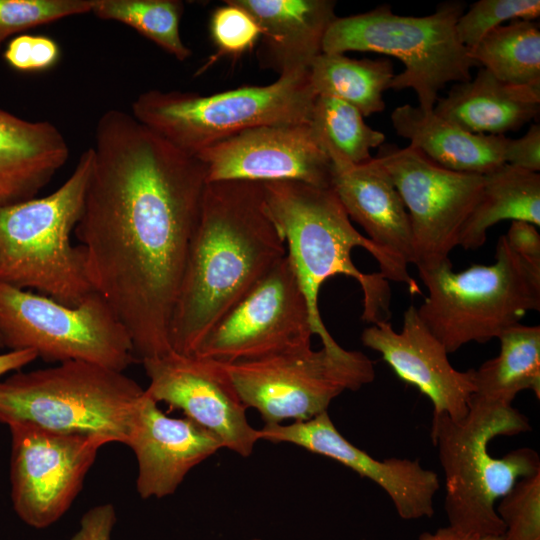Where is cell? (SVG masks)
<instances>
[{"label": "cell", "instance_id": "6da1fadb", "mask_svg": "<svg viewBox=\"0 0 540 540\" xmlns=\"http://www.w3.org/2000/svg\"><path fill=\"white\" fill-rule=\"evenodd\" d=\"M74 229L89 281L126 328L140 361L171 351L170 325L207 184L202 162L109 109Z\"/></svg>", "mask_w": 540, "mask_h": 540}, {"label": "cell", "instance_id": "7a4b0ae2", "mask_svg": "<svg viewBox=\"0 0 540 540\" xmlns=\"http://www.w3.org/2000/svg\"><path fill=\"white\" fill-rule=\"evenodd\" d=\"M286 254L267 210L264 183L208 182L171 319V349L195 355Z\"/></svg>", "mask_w": 540, "mask_h": 540}, {"label": "cell", "instance_id": "3957f363", "mask_svg": "<svg viewBox=\"0 0 540 540\" xmlns=\"http://www.w3.org/2000/svg\"><path fill=\"white\" fill-rule=\"evenodd\" d=\"M269 215L281 232L287 256L306 297L314 335L322 346L342 347L324 325L318 306L323 283L342 274L355 279L363 292L361 319L370 324L388 322L391 290L388 280L420 294L408 268L399 265L367 237L360 234L332 187L295 180L264 183Z\"/></svg>", "mask_w": 540, "mask_h": 540}, {"label": "cell", "instance_id": "277c9868", "mask_svg": "<svg viewBox=\"0 0 540 540\" xmlns=\"http://www.w3.org/2000/svg\"><path fill=\"white\" fill-rule=\"evenodd\" d=\"M531 429L529 419L512 405L475 395L461 420L432 415L431 440L445 477L444 509L449 526L478 536L503 535L496 503L521 478L540 472V457L529 447L493 457L489 443L497 436Z\"/></svg>", "mask_w": 540, "mask_h": 540}, {"label": "cell", "instance_id": "5b68a950", "mask_svg": "<svg viewBox=\"0 0 540 540\" xmlns=\"http://www.w3.org/2000/svg\"><path fill=\"white\" fill-rule=\"evenodd\" d=\"M91 168L88 148L52 193L0 206V282L33 289L71 307L94 291L84 249L71 242Z\"/></svg>", "mask_w": 540, "mask_h": 540}, {"label": "cell", "instance_id": "8992f818", "mask_svg": "<svg viewBox=\"0 0 540 540\" xmlns=\"http://www.w3.org/2000/svg\"><path fill=\"white\" fill-rule=\"evenodd\" d=\"M144 393L122 371L84 361L61 362L0 381V423L25 422L126 445Z\"/></svg>", "mask_w": 540, "mask_h": 540}, {"label": "cell", "instance_id": "52a82bcc", "mask_svg": "<svg viewBox=\"0 0 540 540\" xmlns=\"http://www.w3.org/2000/svg\"><path fill=\"white\" fill-rule=\"evenodd\" d=\"M316 97L307 70L280 75L268 85L242 86L206 96L150 89L135 98L131 114L181 151L196 157L248 129L309 123Z\"/></svg>", "mask_w": 540, "mask_h": 540}, {"label": "cell", "instance_id": "ba28073f", "mask_svg": "<svg viewBox=\"0 0 540 540\" xmlns=\"http://www.w3.org/2000/svg\"><path fill=\"white\" fill-rule=\"evenodd\" d=\"M428 295L418 315L448 353L470 343H485L540 310V267L499 237L495 262L454 272L452 263L419 274Z\"/></svg>", "mask_w": 540, "mask_h": 540}, {"label": "cell", "instance_id": "9c48e42d", "mask_svg": "<svg viewBox=\"0 0 540 540\" xmlns=\"http://www.w3.org/2000/svg\"><path fill=\"white\" fill-rule=\"evenodd\" d=\"M464 3L447 1L427 16L395 14L382 4L370 11L336 17L328 28L322 52H376L394 56L404 64L389 89H412L419 107L433 110L438 92L449 82H466L478 64L459 40L456 24L464 13Z\"/></svg>", "mask_w": 540, "mask_h": 540}, {"label": "cell", "instance_id": "30bf717a", "mask_svg": "<svg viewBox=\"0 0 540 540\" xmlns=\"http://www.w3.org/2000/svg\"><path fill=\"white\" fill-rule=\"evenodd\" d=\"M0 336L9 350L48 362L84 361L117 371L135 362L130 336L95 291L77 306L0 282Z\"/></svg>", "mask_w": 540, "mask_h": 540}, {"label": "cell", "instance_id": "8fae6325", "mask_svg": "<svg viewBox=\"0 0 540 540\" xmlns=\"http://www.w3.org/2000/svg\"><path fill=\"white\" fill-rule=\"evenodd\" d=\"M224 365L244 405L264 424L309 420L327 412L344 391L375 378L374 364L362 352L323 346Z\"/></svg>", "mask_w": 540, "mask_h": 540}, {"label": "cell", "instance_id": "7c38bea8", "mask_svg": "<svg viewBox=\"0 0 540 540\" xmlns=\"http://www.w3.org/2000/svg\"><path fill=\"white\" fill-rule=\"evenodd\" d=\"M376 158L409 214L419 274L451 262L449 255L480 199L484 175L444 168L411 146L383 144Z\"/></svg>", "mask_w": 540, "mask_h": 540}, {"label": "cell", "instance_id": "4fadbf2b", "mask_svg": "<svg viewBox=\"0 0 540 540\" xmlns=\"http://www.w3.org/2000/svg\"><path fill=\"white\" fill-rule=\"evenodd\" d=\"M8 427L13 508L29 526L46 528L70 508L98 451L108 442L96 435L62 433L25 422Z\"/></svg>", "mask_w": 540, "mask_h": 540}, {"label": "cell", "instance_id": "5bb4252c", "mask_svg": "<svg viewBox=\"0 0 540 540\" xmlns=\"http://www.w3.org/2000/svg\"><path fill=\"white\" fill-rule=\"evenodd\" d=\"M306 297L286 254L212 330L195 355L223 364L311 347Z\"/></svg>", "mask_w": 540, "mask_h": 540}, {"label": "cell", "instance_id": "9a60e30c", "mask_svg": "<svg viewBox=\"0 0 540 540\" xmlns=\"http://www.w3.org/2000/svg\"><path fill=\"white\" fill-rule=\"evenodd\" d=\"M141 362L149 379L147 395L214 433L224 448L242 457L252 454L259 429L250 425L248 408L223 363L173 350Z\"/></svg>", "mask_w": 540, "mask_h": 540}, {"label": "cell", "instance_id": "2e32d148", "mask_svg": "<svg viewBox=\"0 0 540 540\" xmlns=\"http://www.w3.org/2000/svg\"><path fill=\"white\" fill-rule=\"evenodd\" d=\"M208 182L301 181L331 187L333 166L309 123L260 126L218 142L197 156Z\"/></svg>", "mask_w": 540, "mask_h": 540}, {"label": "cell", "instance_id": "e0dca14e", "mask_svg": "<svg viewBox=\"0 0 540 540\" xmlns=\"http://www.w3.org/2000/svg\"><path fill=\"white\" fill-rule=\"evenodd\" d=\"M260 440L289 443L328 457L378 485L390 498L403 520L434 515V498L440 482L436 472L423 468L418 460H378L352 444L336 428L328 411L309 420L264 424Z\"/></svg>", "mask_w": 540, "mask_h": 540}, {"label": "cell", "instance_id": "ac0fdd59", "mask_svg": "<svg viewBox=\"0 0 540 540\" xmlns=\"http://www.w3.org/2000/svg\"><path fill=\"white\" fill-rule=\"evenodd\" d=\"M361 341L380 353L399 379L430 400L433 414L453 420L467 415L474 394L471 369L462 372L452 366L445 346L422 322L416 307L404 312L400 332L388 322H379L364 329Z\"/></svg>", "mask_w": 540, "mask_h": 540}, {"label": "cell", "instance_id": "d6986e66", "mask_svg": "<svg viewBox=\"0 0 540 540\" xmlns=\"http://www.w3.org/2000/svg\"><path fill=\"white\" fill-rule=\"evenodd\" d=\"M134 452L136 489L143 499L175 493L186 475L224 448L211 431L187 417H169L145 392L126 444Z\"/></svg>", "mask_w": 540, "mask_h": 540}, {"label": "cell", "instance_id": "ffe728a7", "mask_svg": "<svg viewBox=\"0 0 540 540\" xmlns=\"http://www.w3.org/2000/svg\"><path fill=\"white\" fill-rule=\"evenodd\" d=\"M350 219L399 265L414 264L412 227L404 202L376 157L334 169L332 186Z\"/></svg>", "mask_w": 540, "mask_h": 540}, {"label": "cell", "instance_id": "44dd1931", "mask_svg": "<svg viewBox=\"0 0 540 540\" xmlns=\"http://www.w3.org/2000/svg\"><path fill=\"white\" fill-rule=\"evenodd\" d=\"M260 30L258 59L280 75L307 71L322 53L324 36L337 17L333 0H232Z\"/></svg>", "mask_w": 540, "mask_h": 540}, {"label": "cell", "instance_id": "7402d4cb", "mask_svg": "<svg viewBox=\"0 0 540 540\" xmlns=\"http://www.w3.org/2000/svg\"><path fill=\"white\" fill-rule=\"evenodd\" d=\"M70 156L62 132L0 108V206L32 199Z\"/></svg>", "mask_w": 540, "mask_h": 540}, {"label": "cell", "instance_id": "603a6c76", "mask_svg": "<svg viewBox=\"0 0 540 540\" xmlns=\"http://www.w3.org/2000/svg\"><path fill=\"white\" fill-rule=\"evenodd\" d=\"M433 111L470 133L504 136L538 118L540 84H508L480 67L473 79L438 98Z\"/></svg>", "mask_w": 540, "mask_h": 540}, {"label": "cell", "instance_id": "cb8c5ba5", "mask_svg": "<svg viewBox=\"0 0 540 540\" xmlns=\"http://www.w3.org/2000/svg\"><path fill=\"white\" fill-rule=\"evenodd\" d=\"M396 133L440 166L463 173L486 175L506 164L505 136L473 134L433 110L404 104L391 113Z\"/></svg>", "mask_w": 540, "mask_h": 540}, {"label": "cell", "instance_id": "d4e9b609", "mask_svg": "<svg viewBox=\"0 0 540 540\" xmlns=\"http://www.w3.org/2000/svg\"><path fill=\"white\" fill-rule=\"evenodd\" d=\"M503 220L540 226V174L503 164L484 175L480 199L460 234L459 246L481 247L490 227Z\"/></svg>", "mask_w": 540, "mask_h": 540}, {"label": "cell", "instance_id": "484cf974", "mask_svg": "<svg viewBox=\"0 0 540 540\" xmlns=\"http://www.w3.org/2000/svg\"><path fill=\"white\" fill-rule=\"evenodd\" d=\"M499 354L471 369L475 396L512 405L530 390L540 398V326L517 324L499 337Z\"/></svg>", "mask_w": 540, "mask_h": 540}, {"label": "cell", "instance_id": "4316f807", "mask_svg": "<svg viewBox=\"0 0 540 540\" xmlns=\"http://www.w3.org/2000/svg\"><path fill=\"white\" fill-rule=\"evenodd\" d=\"M394 76L389 59H354L336 53L322 52L309 68L310 84L317 96L340 99L363 117L385 110L383 93Z\"/></svg>", "mask_w": 540, "mask_h": 540}, {"label": "cell", "instance_id": "83f0119b", "mask_svg": "<svg viewBox=\"0 0 540 540\" xmlns=\"http://www.w3.org/2000/svg\"><path fill=\"white\" fill-rule=\"evenodd\" d=\"M309 125L333 170L369 161L373 158L371 150L379 148L386 139L384 133L365 123L355 107L330 96L316 97Z\"/></svg>", "mask_w": 540, "mask_h": 540}, {"label": "cell", "instance_id": "f1b7e54d", "mask_svg": "<svg viewBox=\"0 0 540 540\" xmlns=\"http://www.w3.org/2000/svg\"><path fill=\"white\" fill-rule=\"evenodd\" d=\"M535 20L516 19L488 32L469 57L498 80L540 84V29Z\"/></svg>", "mask_w": 540, "mask_h": 540}, {"label": "cell", "instance_id": "f546056e", "mask_svg": "<svg viewBox=\"0 0 540 540\" xmlns=\"http://www.w3.org/2000/svg\"><path fill=\"white\" fill-rule=\"evenodd\" d=\"M183 11L179 0H93L90 13L133 28L178 61H185L192 51L180 34Z\"/></svg>", "mask_w": 540, "mask_h": 540}, {"label": "cell", "instance_id": "4dcf8cb0", "mask_svg": "<svg viewBox=\"0 0 540 540\" xmlns=\"http://www.w3.org/2000/svg\"><path fill=\"white\" fill-rule=\"evenodd\" d=\"M539 15V0H479L460 16L456 32L460 42L470 50L505 21L536 20Z\"/></svg>", "mask_w": 540, "mask_h": 540}, {"label": "cell", "instance_id": "1f68e13d", "mask_svg": "<svg viewBox=\"0 0 540 540\" xmlns=\"http://www.w3.org/2000/svg\"><path fill=\"white\" fill-rule=\"evenodd\" d=\"M93 0H0V49L22 31L91 12Z\"/></svg>", "mask_w": 540, "mask_h": 540}, {"label": "cell", "instance_id": "d6a6232c", "mask_svg": "<svg viewBox=\"0 0 540 540\" xmlns=\"http://www.w3.org/2000/svg\"><path fill=\"white\" fill-rule=\"evenodd\" d=\"M501 540H540V472L521 478L496 504Z\"/></svg>", "mask_w": 540, "mask_h": 540}, {"label": "cell", "instance_id": "836d02e7", "mask_svg": "<svg viewBox=\"0 0 540 540\" xmlns=\"http://www.w3.org/2000/svg\"><path fill=\"white\" fill-rule=\"evenodd\" d=\"M209 31L218 51L213 59L222 56L238 58L251 51L261 37L255 19L232 0H225L213 11Z\"/></svg>", "mask_w": 540, "mask_h": 540}, {"label": "cell", "instance_id": "e575fe53", "mask_svg": "<svg viewBox=\"0 0 540 540\" xmlns=\"http://www.w3.org/2000/svg\"><path fill=\"white\" fill-rule=\"evenodd\" d=\"M60 48L44 35H20L13 38L4 52L6 62L20 71H43L59 60Z\"/></svg>", "mask_w": 540, "mask_h": 540}, {"label": "cell", "instance_id": "d590c367", "mask_svg": "<svg viewBox=\"0 0 540 540\" xmlns=\"http://www.w3.org/2000/svg\"><path fill=\"white\" fill-rule=\"evenodd\" d=\"M503 159L511 166L539 173L540 171V125L532 124L518 139L506 137Z\"/></svg>", "mask_w": 540, "mask_h": 540}, {"label": "cell", "instance_id": "8d00e7d4", "mask_svg": "<svg viewBox=\"0 0 540 540\" xmlns=\"http://www.w3.org/2000/svg\"><path fill=\"white\" fill-rule=\"evenodd\" d=\"M116 521V511L112 504L94 506L82 516L80 528L70 540H111Z\"/></svg>", "mask_w": 540, "mask_h": 540}, {"label": "cell", "instance_id": "74e56055", "mask_svg": "<svg viewBox=\"0 0 540 540\" xmlns=\"http://www.w3.org/2000/svg\"><path fill=\"white\" fill-rule=\"evenodd\" d=\"M505 238L517 255L540 267V234L536 226L525 221H512Z\"/></svg>", "mask_w": 540, "mask_h": 540}, {"label": "cell", "instance_id": "f35d334b", "mask_svg": "<svg viewBox=\"0 0 540 540\" xmlns=\"http://www.w3.org/2000/svg\"><path fill=\"white\" fill-rule=\"evenodd\" d=\"M37 358V353L30 349L9 350L0 353V377L7 373L20 370Z\"/></svg>", "mask_w": 540, "mask_h": 540}, {"label": "cell", "instance_id": "ab89813d", "mask_svg": "<svg viewBox=\"0 0 540 540\" xmlns=\"http://www.w3.org/2000/svg\"><path fill=\"white\" fill-rule=\"evenodd\" d=\"M501 537L468 534L447 525L437 528L434 532H422L418 540H501Z\"/></svg>", "mask_w": 540, "mask_h": 540}, {"label": "cell", "instance_id": "60d3db41", "mask_svg": "<svg viewBox=\"0 0 540 540\" xmlns=\"http://www.w3.org/2000/svg\"><path fill=\"white\" fill-rule=\"evenodd\" d=\"M3 348H5V346H4L3 340H2V338L0 336V350L3 349Z\"/></svg>", "mask_w": 540, "mask_h": 540}, {"label": "cell", "instance_id": "b9f144b4", "mask_svg": "<svg viewBox=\"0 0 540 540\" xmlns=\"http://www.w3.org/2000/svg\"><path fill=\"white\" fill-rule=\"evenodd\" d=\"M251 540H261V539H258V538H253V539H251Z\"/></svg>", "mask_w": 540, "mask_h": 540}]
</instances>
